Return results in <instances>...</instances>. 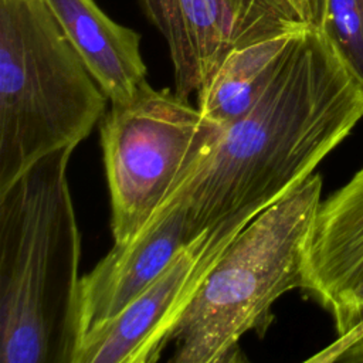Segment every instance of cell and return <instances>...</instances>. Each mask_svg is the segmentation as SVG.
Masks as SVG:
<instances>
[{"mask_svg": "<svg viewBox=\"0 0 363 363\" xmlns=\"http://www.w3.org/2000/svg\"><path fill=\"white\" fill-rule=\"evenodd\" d=\"M147 20L159 30L166 43L172 38L176 23V0H140Z\"/></svg>", "mask_w": 363, "mask_h": 363, "instance_id": "cell-15", "label": "cell"}, {"mask_svg": "<svg viewBox=\"0 0 363 363\" xmlns=\"http://www.w3.org/2000/svg\"><path fill=\"white\" fill-rule=\"evenodd\" d=\"M363 278V167L322 200L309 231L302 289L328 312Z\"/></svg>", "mask_w": 363, "mask_h": 363, "instance_id": "cell-9", "label": "cell"}, {"mask_svg": "<svg viewBox=\"0 0 363 363\" xmlns=\"http://www.w3.org/2000/svg\"><path fill=\"white\" fill-rule=\"evenodd\" d=\"M308 362H345L363 363V320L328 347L308 359Z\"/></svg>", "mask_w": 363, "mask_h": 363, "instance_id": "cell-13", "label": "cell"}, {"mask_svg": "<svg viewBox=\"0 0 363 363\" xmlns=\"http://www.w3.org/2000/svg\"><path fill=\"white\" fill-rule=\"evenodd\" d=\"M250 221L234 220L191 240L133 302L79 340L74 363L157 362L204 277Z\"/></svg>", "mask_w": 363, "mask_h": 363, "instance_id": "cell-6", "label": "cell"}, {"mask_svg": "<svg viewBox=\"0 0 363 363\" xmlns=\"http://www.w3.org/2000/svg\"><path fill=\"white\" fill-rule=\"evenodd\" d=\"M320 201L322 177L312 173L242 227L174 325L170 362H238L242 336L265 335L275 301L303 285L306 242Z\"/></svg>", "mask_w": 363, "mask_h": 363, "instance_id": "cell-3", "label": "cell"}, {"mask_svg": "<svg viewBox=\"0 0 363 363\" xmlns=\"http://www.w3.org/2000/svg\"><path fill=\"white\" fill-rule=\"evenodd\" d=\"M303 28L233 50L197 92V108L223 129L244 116L262 96Z\"/></svg>", "mask_w": 363, "mask_h": 363, "instance_id": "cell-11", "label": "cell"}, {"mask_svg": "<svg viewBox=\"0 0 363 363\" xmlns=\"http://www.w3.org/2000/svg\"><path fill=\"white\" fill-rule=\"evenodd\" d=\"M329 313L335 320L337 336L345 335L363 320V278L340 298Z\"/></svg>", "mask_w": 363, "mask_h": 363, "instance_id": "cell-14", "label": "cell"}, {"mask_svg": "<svg viewBox=\"0 0 363 363\" xmlns=\"http://www.w3.org/2000/svg\"><path fill=\"white\" fill-rule=\"evenodd\" d=\"M363 118V84L318 27L303 28L279 71L177 191L190 234L252 220L302 182Z\"/></svg>", "mask_w": 363, "mask_h": 363, "instance_id": "cell-1", "label": "cell"}, {"mask_svg": "<svg viewBox=\"0 0 363 363\" xmlns=\"http://www.w3.org/2000/svg\"><path fill=\"white\" fill-rule=\"evenodd\" d=\"M319 28L363 84V0H325Z\"/></svg>", "mask_w": 363, "mask_h": 363, "instance_id": "cell-12", "label": "cell"}, {"mask_svg": "<svg viewBox=\"0 0 363 363\" xmlns=\"http://www.w3.org/2000/svg\"><path fill=\"white\" fill-rule=\"evenodd\" d=\"M309 27L282 0H176V23L166 43L174 92L189 99L235 48Z\"/></svg>", "mask_w": 363, "mask_h": 363, "instance_id": "cell-7", "label": "cell"}, {"mask_svg": "<svg viewBox=\"0 0 363 363\" xmlns=\"http://www.w3.org/2000/svg\"><path fill=\"white\" fill-rule=\"evenodd\" d=\"M191 240L194 238L190 234L187 204L182 194L176 193L136 237L113 244L112 250L81 277L78 343L133 302Z\"/></svg>", "mask_w": 363, "mask_h": 363, "instance_id": "cell-8", "label": "cell"}, {"mask_svg": "<svg viewBox=\"0 0 363 363\" xmlns=\"http://www.w3.org/2000/svg\"><path fill=\"white\" fill-rule=\"evenodd\" d=\"M113 244L136 237L191 179L223 128L174 91L146 85L99 122Z\"/></svg>", "mask_w": 363, "mask_h": 363, "instance_id": "cell-5", "label": "cell"}, {"mask_svg": "<svg viewBox=\"0 0 363 363\" xmlns=\"http://www.w3.org/2000/svg\"><path fill=\"white\" fill-rule=\"evenodd\" d=\"M75 147L0 191V362L74 363L81 235L68 184Z\"/></svg>", "mask_w": 363, "mask_h": 363, "instance_id": "cell-2", "label": "cell"}, {"mask_svg": "<svg viewBox=\"0 0 363 363\" xmlns=\"http://www.w3.org/2000/svg\"><path fill=\"white\" fill-rule=\"evenodd\" d=\"M48 3L111 104H125L149 85L139 33L113 21L95 0Z\"/></svg>", "mask_w": 363, "mask_h": 363, "instance_id": "cell-10", "label": "cell"}, {"mask_svg": "<svg viewBox=\"0 0 363 363\" xmlns=\"http://www.w3.org/2000/svg\"><path fill=\"white\" fill-rule=\"evenodd\" d=\"M284 4L294 13V16L309 27H320L325 0H282Z\"/></svg>", "mask_w": 363, "mask_h": 363, "instance_id": "cell-16", "label": "cell"}, {"mask_svg": "<svg viewBox=\"0 0 363 363\" xmlns=\"http://www.w3.org/2000/svg\"><path fill=\"white\" fill-rule=\"evenodd\" d=\"M108 101L48 0H0V191L41 157L77 147Z\"/></svg>", "mask_w": 363, "mask_h": 363, "instance_id": "cell-4", "label": "cell"}]
</instances>
